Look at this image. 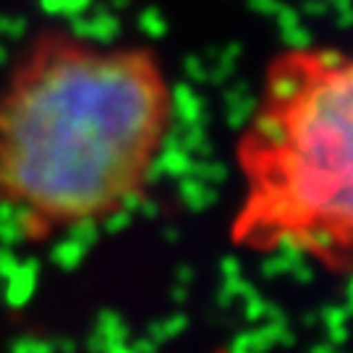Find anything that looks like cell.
I'll return each instance as SVG.
<instances>
[{
	"label": "cell",
	"instance_id": "7a4b0ae2",
	"mask_svg": "<svg viewBox=\"0 0 353 353\" xmlns=\"http://www.w3.org/2000/svg\"><path fill=\"white\" fill-rule=\"evenodd\" d=\"M233 163L230 243L353 278V50L283 48L262 71Z\"/></svg>",
	"mask_w": 353,
	"mask_h": 353
},
{
	"label": "cell",
	"instance_id": "6da1fadb",
	"mask_svg": "<svg viewBox=\"0 0 353 353\" xmlns=\"http://www.w3.org/2000/svg\"><path fill=\"white\" fill-rule=\"evenodd\" d=\"M173 126L154 48L42 29L0 81V223L29 246L110 225L150 191Z\"/></svg>",
	"mask_w": 353,
	"mask_h": 353
}]
</instances>
